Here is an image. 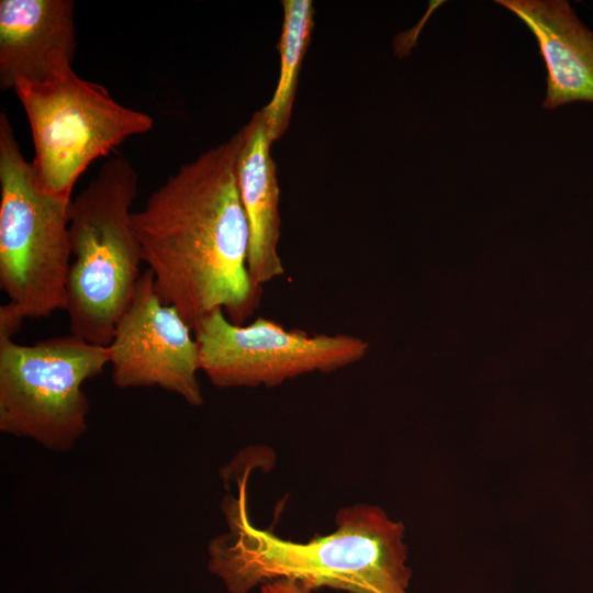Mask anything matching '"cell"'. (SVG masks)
<instances>
[{
  "label": "cell",
  "instance_id": "1",
  "mask_svg": "<svg viewBox=\"0 0 593 593\" xmlns=\"http://www.w3.org/2000/svg\"><path fill=\"white\" fill-rule=\"evenodd\" d=\"M242 138L239 130L182 165L132 215L157 293L193 332L215 310L245 324L260 304L236 179Z\"/></svg>",
  "mask_w": 593,
  "mask_h": 593
},
{
  "label": "cell",
  "instance_id": "2",
  "mask_svg": "<svg viewBox=\"0 0 593 593\" xmlns=\"http://www.w3.org/2000/svg\"><path fill=\"white\" fill-rule=\"evenodd\" d=\"M253 466L237 479L236 495L222 510L228 530L209 546L208 568L230 593H248L259 584L286 579L311 590L331 588L348 593H409L412 570L406 564L404 526L374 505L340 508L336 529L306 542L283 539L256 527L247 506Z\"/></svg>",
  "mask_w": 593,
  "mask_h": 593
},
{
  "label": "cell",
  "instance_id": "3",
  "mask_svg": "<svg viewBox=\"0 0 593 593\" xmlns=\"http://www.w3.org/2000/svg\"><path fill=\"white\" fill-rule=\"evenodd\" d=\"M138 176L131 163L115 157L71 201V262L65 311L70 334L108 346L130 305L143 262L132 223Z\"/></svg>",
  "mask_w": 593,
  "mask_h": 593
},
{
  "label": "cell",
  "instance_id": "4",
  "mask_svg": "<svg viewBox=\"0 0 593 593\" xmlns=\"http://www.w3.org/2000/svg\"><path fill=\"white\" fill-rule=\"evenodd\" d=\"M0 287L24 318L65 310L71 199L45 191L0 114Z\"/></svg>",
  "mask_w": 593,
  "mask_h": 593
},
{
  "label": "cell",
  "instance_id": "5",
  "mask_svg": "<svg viewBox=\"0 0 593 593\" xmlns=\"http://www.w3.org/2000/svg\"><path fill=\"white\" fill-rule=\"evenodd\" d=\"M13 90L30 124L37 180L45 191L63 198L71 199L91 163L154 126L150 115L119 103L102 85L80 78L72 66L43 81H19Z\"/></svg>",
  "mask_w": 593,
  "mask_h": 593
},
{
  "label": "cell",
  "instance_id": "6",
  "mask_svg": "<svg viewBox=\"0 0 593 593\" xmlns=\"http://www.w3.org/2000/svg\"><path fill=\"white\" fill-rule=\"evenodd\" d=\"M109 362L108 347L72 334L32 345L0 337V430L69 451L88 429L82 385Z\"/></svg>",
  "mask_w": 593,
  "mask_h": 593
},
{
  "label": "cell",
  "instance_id": "7",
  "mask_svg": "<svg viewBox=\"0 0 593 593\" xmlns=\"http://www.w3.org/2000/svg\"><path fill=\"white\" fill-rule=\"evenodd\" d=\"M200 370L217 388L275 387L312 372H333L362 360L369 344L349 334L286 328L265 317L236 324L223 310L194 329Z\"/></svg>",
  "mask_w": 593,
  "mask_h": 593
},
{
  "label": "cell",
  "instance_id": "8",
  "mask_svg": "<svg viewBox=\"0 0 593 593\" xmlns=\"http://www.w3.org/2000/svg\"><path fill=\"white\" fill-rule=\"evenodd\" d=\"M107 347L118 388L159 387L192 406L203 403L194 332L176 307L161 300L148 269Z\"/></svg>",
  "mask_w": 593,
  "mask_h": 593
},
{
  "label": "cell",
  "instance_id": "9",
  "mask_svg": "<svg viewBox=\"0 0 593 593\" xmlns=\"http://www.w3.org/2000/svg\"><path fill=\"white\" fill-rule=\"evenodd\" d=\"M77 49L71 0L0 1V88L43 81L71 66Z\"/></svg>",
  "mask_w": 593,
  "mask_h": 593
},
{
  "label": "cell",
  "instance_id": "10",
  "mask_svg": "<svg viewBox=\"0 0 593 593\" xmlns=\"http://www.w3.org/2000/svg\"><path fill=\"white\" fill-rule=\"evenodd\" d=\"M529 29L547 69L545 109L593 103V33L566 0H496Z\"/></svg>",
  "mask_w": 593,
  "mask_h": 593
},
{
  "label": "cell",
  "instance_id": "11",
  "mask_svg": "<svg viewBox=\"0 0 593 593\" xmlns=\"http://www.w3.org/2000/svg\"><path fill=\"white\" fill-rule=\"evenodd\" d=\"M240 130L236 179L249 231L248 271L254 283L262 289L284 273L279 254L280 188L271 155L273 142L261 111H256Z\"/></svg>",
  "mask_w": 593,
  "mask_h": 593
},
{
  "label": "cell",
  "instance_id": "12",
  "mask_svg": "<svg viewBox=\"0 0 593 593\" xmlns=\"http://www.w3.org/2000/svg\"><path fill=\"white\" fill-rule=\"evenodd\" d=\"M278 49L280 75L271 100L260 109L272 142L286 133L295 98L299 72L311 42L315 10L311 0H283Z\"/></svg>",
  "mask_w": 593,
  "mask_h": 593
},
{
  "label": "cell",
  "instance_id": "13",
  "mask_svg": "<svg viewBox=\"0 0 593 593\" xmlns=\"http://www.w3.org/2000/svg\"><path fill=\"white\" fill-rule=\"evenodd\" d=\"M25 318L9 303L0 306V337L12 338L21 328Z\"/></svg>",
  "mask_w": 593,
  "mask_h": 593
},
{
  "label": "cell",
  "instance_id": "14",
  "mask_svg": "<svg viewBox=\"0 0 593 593\" xmlns=\"http://www.w3.org/2000/svg\"><path fill=\"white\" fill-rule=\"evenodd\" d=\"M313 590L292 580H275L261 585L260 593H312Z\"/></svg>",
  "mask_w": 593,
  "mask_h": 593
}]
</instances>
